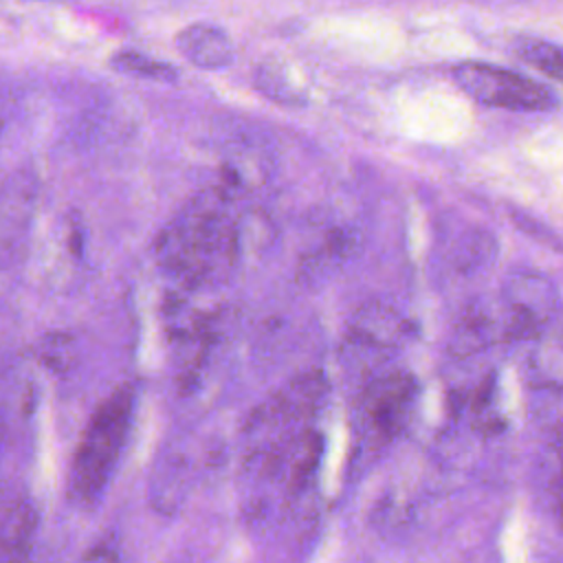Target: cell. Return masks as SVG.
I'll list each match as a JSON object with an SVG mask.
<instances>
[{"instance_id": "2", "label": "cell", "mask_w": 563, "mask_h": 563, "mask_svg": "<svg viewBox=\"0 0 563 563\" xmlns=\"http://www.w3.org/2000/svg\"><path fill=\"white\" fill-rule=\"evenodd\" d=\"M136 385H119L92 411L68 468V499L95 506L117 473L136 411Z\"/></svg>"}, {"instance_id": "10", "label": "cell", "mask_w": 563, "mask_h": 563, "mask_svg": "<svg viewBox=\"0 0 563 563\" xmlns=\"http://www.w3.org/2000/svg\"><path fill=\"white\" fill-rule=\"evenodd\" d=\"M352 246H354V240H352V233L347 231H330L328 238L323 240L321 249H317L314 253H310L308 257L301 260V268H299V275L303 282H312L321 275H328L332 271L334 264H341L350 257L352 253Z\"/></svg>"}, {"instance_id": "12", "label": "cell", "mask_w": 563, "mask_h": 563, "mask_svg": "<svg viewBox=\"0 0 563 563\" xmlns=\"http://www.w3.org/2000/svg\"><path fill=\"white\" fill-rule=\"evenodd\" d=\"M110 66L117 73L141 77V79H154V81H176V77H178V68H174L172 64L154 59V57L136 53V51H119L110 59Z\"/></svg>"}, {"instance_id": "18", "label": "cell", "mask_w": 563, "mask_h": 563, "mask_svg": "<svg viewBox=\"0 0 563 563\" xmlns=\"http://www.w3.org/2000/svg\"><path fill=\"white\" fill-rule=\"evenodd\" d=\"M556 519H559V526L563 532V471H561V479L556 484Z\"/></svg>"}, {"instance_id": "15", "label": "cell", "mask_w": 563, "mask_h": 563, "mask_svg": "<svg viewBox=\"0 0 563 563\" xmlns=\"http://www.w3.org/2000/svg\"><path fill=\"white\" fill-rule=\"evenodd\" d=\"M257 88H260L266 97H271V99H275V101H279V103H299V101H301V97H299V92L295 90V86H290L288 79H286L282 73L273 70V68H268V66H262V68L257 70Z\"/></svg>"}, {"instance_id": "5", "label": "cell", "mask_w": 563, "mask_h": 563, "mask_svg": "<svg viewBox=\"0 0 563 563\" xmlns=\"http://www.w3.org/2000/svg\"><path fill=\"white\" fill-rule=\"evenodd\" d=\"M559 310V290L541 273L517 271L501 288L504 339H539Z\"/></svg>"}, {"instance_id": "7", "label": "cell", "mask_w": 563, "mask_h": 563, "mask_svg": "<svg viewBox=\"0 0 563 563\" xmlns=\"http://www.w3.org/2000/svg\"><path fill=\"white\" fill-rule=\"evenodd\" d=\"M176 46L185 59L198 68L216 70L233 62V44L227 33L213 24H189L176 35Z\"/></svg>"}, {"instance_id": "16", "label": "cell", "mask_w": 563, "mask_h": 563, "mask_svg": "<svg viewBox=\"0 0 563 563\" xmlns=\"http://www.w3.org/2000/svg\"><path fill=\"white\" fill-rule=\"evenodd\" d=\"M70 352H73V341L64 334H48L40 343V358L53 367V369H64L70 363Z\"/></svg>"}, {"instance_id": "17", "label": "cell", "mask_w": 563, "mask_h": 563, "mask_svg": "<svg viewBox=\"0 0 563 563\" xmlns=\"http://www.w3.org/2000/svg\"><path fill=\"white\" fill-rule=\"evenodd\" d=\"M84 559H88V561H117L119 559V554L117 552H112V550H103L101 545H99V550H90V552H86V556Z\"/></svg>"}, {"instance_id": "11", "label": "cell", "mask_w": 563, "mask_h": 563, "mask_svg": "<svg viewBox=\"0 0 563 563\" xmlns=\"http://www.w3.org/2000/svg\"><path fill=\"white\" fill-rule=\"evenodd\" d=\"M543 334L530 354L532 378L543 385H563V336Z\"/></svg>"}, {"instance_id": "4", "label": "cell", "mask_w": 563, "mask_h": 563, "mask_svg": "<svg viewBox=\"0 0 563 563\" xmlns=\"http://www.w3.org/2000/svg\"><path fill=\"white\" fill-rule=\"evenodd\" d=\"M418 398V383L407 372L374 378L356 405V431L369 446L394 442L407 427Z\"/></svg>"}, {"instance_id": "9", "label": "cell", "mask_w": 563, "mask_h": 563, "mask_svg": "<svg viewBox=\"0 0 563 563\" xmlns=\"http://www.w3.org/2000/svg\"><path fill=\"white\" fill-rule=\"evenodd\" d=\"M499 336L504 339L501 314H499V319H495V314L486 306L475 303L464 312L460 325L455 328L453 350H455V354H462V356L473 354V352L488 347Z\"/></svg>"}, {"instance_id": "8", "label": "cell", "mask_w": 563, "mask_h": 563, "mask_svg": "<svg viewBox=\"0 0 563 563\" xmlns=\"http://www.w3.org/2000/svg\"><path fill=\"white\" fill-rule=\"evenodd\" d=\"M37 515L33 504L22 497L13 495L7 497L2 504V530H0V545H2V559L15 561L26 559L31 552V541L35 534Z\"/></svg>"}, {"instance_id": "1", "label": "cell", "mask_w": 563, "mask_h": 563, "mask_svg": "<svg viewBox=\"0 0 563 563\" xmlns=\"http://www.w3.org/2000/svg\"><path fill=\"white\" fill-rule=\"evenodd\" d=\"M229 187L194 196L156 238V257L176 282L198 288L224 282L240 260V227Z\"/></svg>"}, {"instance_id": "14", "label": "cell", "mask_w": 563, "mask_h": 563, "mask_svg": "<svg viewBox=\"0 0 563 563\" xmlns=\"http://www.w3.org/2000/svg\"><path fill=\"white\" fill-rule=\"evenodd\" d=\"M497 253L495 240L486 233V231H475L471 233L457 253V266L464 271H475L482 266H488V262H493Z\"/></svg>"}, {"instance_id": "13", "label": "cell", "mask_w": 563, "mask_h": 563, "mask_svg": "<svg viewBox=\"0 0 563 563\" xmlns=\"http://www.w3.org/2000/svg\"><path fill=\"white\" fill-rule=\"evenodd\" d=\"M517 55L526 64H530L532 68L543 73L545 77L563 84V46L561 44H552V42L534 40V37L519 40Z\"/></svg>"}, {"instance_id": "6", "label": "cell", "mask_w": 563, "mask_h": 563, "mask_svg": "<svg viewBox=\"0 0 563 563\" xmlns=\"http://www.w3.org/2000/svg\"><path fill=\"white\" fill-rule=\"evenodd\" d=\"M413 334V325L387 303H365L354 312L347 328V341L365 350H396Z\"/></svg>"}, {"instance_id": "3", "label": "cell", "mask_w": 563, "mask_h": 563, "mask_svg": "<svg viewBox=\"0 0 563 563\" xmlns=\"http://www.w3.org/2000/svg\"><path fill=\"white\" fill-rule=\"evenodd\" d=\"M455 84L477 103L512 112H545L559 97L545 84L486 62H462L453 68Z\"/></svg>"}]
</instances>
